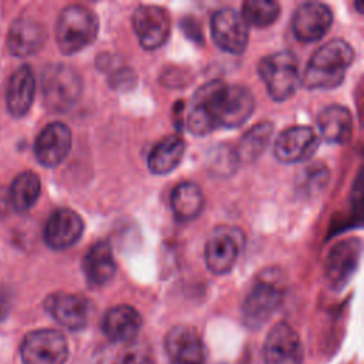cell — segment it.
Wrapping results in <instances>:
<instances>
[{
    "label": "cell",
    "mask_w": 364,
    "mask_h": 364,
    "mask_svg": "<svg viewBox=\"0 0 364 364\" xmlns=\"http://www.w3.org/2000/svg\"><path fill=\"white\" fill-rule=\"evenodd\" d=\"M84 233V220L73 209H55L44 228V240L53 250H64L74 246Z\"/></svg>",
    "instance_id": "15"
},
{
    "label": "cell",
    "mask_w": 364,
    "mask_h": 364,
    "mask_svg": "<svg viewBox=\"0 0 364 364\" xmlns=\"http://www.w3.org/2000/svg\"><path fill=\"white\" fill-rule=\"evenodd\" d=\"M7 306H9V297L6 293H0V317H3L7 311Z\"/></svg>",
    "instance_id": "30"
},
{
    "label": "cell",
    "mask_w": 364,
    "mask_h": 364,
    "mask_svg": "<svg viewBox=\"0 0 364 364\" xmlns=\"http://www.w3.org/2000/svg\"><path fill=\"white\" fill-rule=\"evenodd\" d=\"M165 353L171 364H205L200 336L188 326H176L165 337Z\"/></svg>",
    "instance_id": "17"
},
{
    "label": "cell",
    "mask_w": 364,
    "mask_h": 364,
    "mask_svg": "<svg viewBox=\"0 0 364 364\" xmlns=\"http://www.w3.org/2000/svg\"><path fill=\"white\" fill-rule=\"evenodd\" d=\"M333 24L331 9L318 1L300 4L291 17V30L301 43H314L323 38Z\"/></svg>",
    "instance_id": "14"
},
{
    "label": "cell",
    "mask_w": 364,
    "mask_h": 364,
    "mask_svg": "<svg viewBox=\"0 0 364 364\" xmlns=\"http://www.w3.org/2000/svg\"><path fill=\"white\" fill-rule=\"evenodd\" d=\"M264 364H301L303 346L296 330L286 321H279L269 331L263 346Z\"/></svg>",
    "instance_id": "12"
},
{
    "label": "cell",
    "mask_w": 364,
    "mask_h": 364,
    "mask_svg": "<svg viewBox=\"0 0 364 364\" xmlns=\"http://www.w3.org/2000/svg\"><path fill=\"white\" fill-rule=\"evenodd\" d=\"M98 28V17L92 10L81 4L67 6L55 24L57 46L63 54H75L97 38Z\"/></svg>",
    "instance_id": "3"
},
{
    "label": "cell",
    "mask_w": 364,
    "mask_h": 364,
    "mask_svg": "<svg viewBox=\"0 0 364 364\" xmlns=\"http://www.w3.org/2000/svg\"><path fill=\"white\" fill-rule=\"evenodd\" d=\"M273 124L269 121L259 122L252 127L240 139L236 151L237 161L253 162L256 161L270 144L273 135Z\"/></svg>",
    "instance_id": "27"
},
{
    "label": "cell",
    "mask_w": 364,
    "mask_h": 364,
    "mask_svg": "<svg viewBox=\"0 0 364 364\" xmlns=\"http://www.w3.org/2000/svg\"><path fill=\"white\" fill-rule=\"evenodd\" d=\"M41 182L37 173L24 171L18 173L10 188V200L17 212L30 210L40 198Z\"/></svg>",
    "instance_id": "26"
},
{
    "label": "cell",
    "mask_w": 364,
    "mask_h": 364,
    "mask_svg": "<svg viewBox=\"0 0 364 364\" xmlns=\"http://www.w3.org/2000/svg\"><path fill=\"white\" fill-rule=\"evenodd\" d=\"M354 60V50L341 38H334L321 46L310 58L303 85L309 90H331L338 87Z\"/></svg>",
    "instance_id": "2"
},
{
    "label": "cell",
    "mask_w": 364,
    "mask_h": 364,
    "mask_svg": "<svg viewBox=\"0 0 364 364\" xmlns=\"http://www.w3.org/2000/svg\"><path fill=\"white\" fill-rule=\"evenodd\" d=\"M280 16V6L273 0H246L242 6V18L253 27H267Z\"/></svg>",
    "instance_id": "28"
},
{
    "label": "cell",
    "mask_w": 364,
    "mask_h": 364,
    "mask_svg": "<svg viewBox=\"0 0 364 364\" xmlns=\"http://www.w3.org/2000/svg\"><path fill=\"white\" fill-rule=\"evenodd\" d=\"M186 144L178 135H169L162 138L151 149L146 165L155 175H166L172 172L182 161Z\"/></svg>",
    "instance_id": "24"
},
{
    "label": "cell",
    "mask_w": 364,
    "mask_h": 364,
    "mask_svg": "<svg viewBox=\"0 0 364 364\" xmlns=\"http://www.w3.org/2000/svg\"><path fill=\"white\" fill-rule=\"evenodd\" d=\"M44 306L48 314L65 328L80 330L88 321L90 304L82 296L57 291L47 297Z\"/></svg>",
    "instance_id": "18"
},
{
    "label": "cell",
    "mask_w": 364,
    "mask_h": 364,
    "mask_svg": "<svg viewBox=\"0 0 364 364\" xmlns=\"http://www.w3.org/2000/svg\"><path fill=\"white\" fill-rule=\"evenodd\" d=\"M257 73L272 100L282 102L291 98L299 85V60L290 50H280L259 61Z\"/></svg>",
    "instance_id": "4"
},
{
    "label": "cell",
    "mask_w": 364,
    "mask_h": 364,
    "mask_svg": "<svg viewBox=\"0 0 364 364\" xmlns=\"http://www.w3.org/2000/svg\"><path fill=\"white\" fill-rule=\"evenodd\" d=\"M36 77L30 65H20L9 78L6 87V107L11 117H24L34 101Z\"/></svg>",
    "instance_id": "20"
},
{
    "label": "cell",
    "mask_w": 364,
    "mask_h": 364,
    "mask_svg": "<svg viewBox=\"0 0 364 364\" xmlns=\"http://www.w3.org/2000/svg\"><path fill=\"white\" fill-rule=\"evenodd\" d=\"M71 149V131L63 122H51L41 129L34 142V154L46 168L60 165Z\"/></svg>",
    "instance_id": "16"
},
{
    "label": "cell",
    "mask_w": 364,
    "mask_h": 364,
    "mask_svg": "<svg viewBox=\"0 0 364 364\" xmlns=\"http://www.w3.org/2000/svg\"><path fill=\"white\" fill-rule=\"evenodd\" d=\"M46 41V27L31 17L16 18L9 28L6 40L9 51L16 57H28L38 53Z\"/></svg>",
    "instance_id": "19"
},
{
    "label": "cell",
    "mask_w": 364,
    "mask_h": 364,
    "mask_svg": "<svg viewBox=\"0 0 364 364\" xmlns=\"http://www.w3.org/2000/svg\"><path fill=\"white\" fill-rule=\"evenodd\" d=\"M243 245V235L233 228H219L205 245V263L213 274H225L235 266Z\"/></svg>",
    "instance_id": "9"
},
{
    "label": "cell",
    "mask_w": 364,
    "mask_h": 364,
    "mask_svg": "<svg viewBox=\"0 0 364 364\" xmlns=\"http://www.w3.org/2000/svg\"><path fill=\"white\" fill-rule=\"evenodd\" d=\"M169 202L173 216L179 222H189L203 210L205 196L198 183L181 182L173 188Z\"/></svg>",
    "instance_id": "25"
},
{
    "label": "cell",
    "mask_w": 364,
    "mask_h": 364,
    "mask_svg": "<svg viewBox=\"0 0 364 364\" xmlns=\"http://www.w3.org/2000/svg\"><path fill=\"white\" fill-rule=\"evenodd\" d=\"M283 289L270 279L257 280L242 306V318L249 328L262 327L282 304Z\"/></svg>",
    "instance_id": "7"
},
{
    "label": "cell",
    "mask_w": 364,
    "mask_h": 364,
    "mask_svg": "<svg viewBox=\"0 0 364 364\" xmlns=\"http://www.w3.org/2000/svg\"><path fill=\"white\" fill-rule=\"evenodd\" d=\"M210 33L215 44L225 53L242 54L249 41L247 24L230 7L219 9L210 20Z\"/></svg>",
    "instance_id": "11"
},
{
    "label": "cell",
    "mask_w": 364,
    "mask_h": 364,
    "mask_svg": "<svg viewBox=\"0 0 364 364\" xmlns=\"http://www.w3.org/2000/svg\"><path fill=\"white\" fill-rule=\"evenodd\" d=\"M114 364H154V354L144 343H131L119 351Z\"/></svg>",
    "instance_id": "29"
},
{
    "label": "cell",
    "mask_w": 364,
    "mask_h": 364,
    "mask_svg": "<svg viewBox=\"0 0 364 364\" xmlns=\"http://www.w3.org/2000/svg\"><path fill=\"white\" fill-rule=\"evenodd\" d=\"M255 108L250 90L242 84L212 80L200 85L188 112V129L203 136L216 128H236L247 121Z\"/></svg>",
    "instance_id": "1"
},
{
    "label": "cell",
    "mask_w": 364,
    "mask_h": 364,
    "mask_svg": "<svg viewBox=\"0 0 364 364\" xmlns=\"http://www.w3.org/2000/svg\"><path fill=\"white\" fill-rule=\"evenodd\" d=\"M318 148V135L313 128L294 125L286 128L276 138L273 152L277 161L283 164H296L314 155Z\"/></svg>",
    "instance_id": "13"
},
{
    "label": "cell",
    "mask_w": 364,
    "mask_h": 364,
    "mask_svg": "<svg viewBox=\"0 0 364 364\" xmlns=\"http://www.w3.org/2000/svg\"><path fill=\"white\" fill-rule=\"evenodd\" d=\"M132 28L144 50H156L169 38L171 18L164 7L144 4L132 14Z\"/></svg>",
    "instance_id": "8"
},
{
    "label": "cell",
    "mask_w": 364,
    "mask_h": 364,
    "mask_svg": "<svg viewBox=\"0 0 364 364\" xmlns=\"http://www.w3.org/2000/svg\"><path fill=\"white\" fill-rule=\"evenodd\" d=\"M361 257V242L357 237H348L337 242L326 259V279L331 289L341 290L354 276Z\"/></svg>",
    "instance_id": "10"
},
{
    "label": "cell",
    "mask_w": 364,
    "mask_h": 364,
    "mask_svg": "<svg viewBox=\"0 0 364 364\" xmlns=\"http://www.w3.org/2000/svg\"><path fill=\"white\" fill-rule=\"evenodd\" d=\"M20 357L23 364H65L68 344L57 330H34L26 334L20 347Z\"/></svg>",
    "instance_id": "6"
},
{
    "label": "cell",
    "mask_w": 364,
    "mask_h": 364,
    "mask_svg": "<svg viewBox=\"0 0 364 364\" xmlns=\"http://www.w3.org/2000/svg\"><path fill=\"white\" fill-rule=\"evenodd\" d=\"M81 91V77L71 65L54 63L43 70L41 97L47 109L54 112L70 109L78 101Z\"/></svg>",
    "instance_id": "5"
},
{
    "label": "cell",
    "mask_w": 364,
    "mask_h": 364,
    "mask_svg": "<svg viewBox=\"0 0 364 364\" xmlns=\"http://www.w3.org/2000/svg\"><path fill=\"white\" fill-rule=\"evenodd\" d=\"M142 326L141 314L128 304L114 306L102 317L101 330L114 343L131 341Z\"/></svg>",
    "instance_id": "21"
},
{
    "label": "cell",
    "mask_w": 364,
    "mask_h": 364,
    "mask_svg": "<svg viewBox=\"0 0 364 364\" xmlns=\"http://www.w3.org/2000/svg\"><path fill=\"white\" fill-rule=\"evenodd\" d=\"M84 274L91 286L107 284L117 272V262L108 240L95 242L84 257Z\"/></svg>",
    "instance_id": "22"
},
{
    "label": "cell",
    "mask_w": 364,
    "mask_h": 364,
    "mask_svg": "<svg viewBox=\"0 0 364 364\" xmlns=\"http://www.w3.org/2000/svg\"><path fill=\"white\" fill-rule=\"evenodd\" d=\"M320 135L331 144L344 145L353 134V117L348 108L343 105H328L317 117Z\"/></svg>",
    "instance_id": "23"
}]
</instances>
